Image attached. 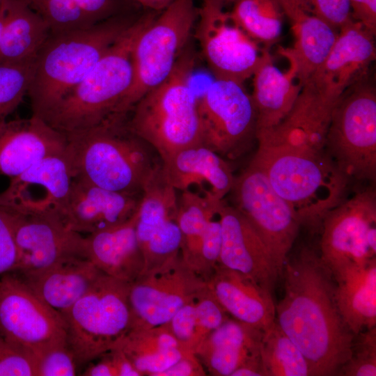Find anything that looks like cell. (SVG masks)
Here are the masks:
<instances>
[{
	"label": "cell",
	"mask_w": 376,
	"mask_h": 376,
	"mask_svg": "<svg viewBox=\"0 0 376 376\" xmlns=\"http://www.w3.org/2000/svg\"><path fill=\"white\" fill-rule=\"evenodd\" d=\"M284 296L275 305V321L308 361L312 376L338 375L350 359L354 335L335 298L336 281L320 253L304 246L286 258Z\"/></svg>",
	"instance_id": "cell-1"
},
{
	"label": "cell",
	"mask_w": 376,
	"mask_h": 376,
	"mask_svg": "<svg viewBox=\"0 0 376 376\" xmlns=\"http://www.w3.org/2000/svg\"><path fill=\"white\" fill-rule=\"evenodd\" d=\"M289 205L300 225L320 233L324 218L346 198L350 180L325 150L258 143L250 162Z\"/></svg>",
	"instance_id": "cell-2"
},
{
	"label": "cell",
	"mask_w": 376,
	"mask_h": 376,
	"mask_svg": "<svg viewBox=\"0 0 376 376\" xmlns=\"http://www.w3.org/2000/svg\"><path fill=\"white\" fill-rule=\"evenodd\" d=\"M136 19L124 13L87 29L51 33L34 61L27 95L42 118L92 70Z\"/></svg>",
	"instance_id": "cell-3"
},
{
	"label": "cell",
	"mask_w": 376,
	"mask_h": 376,
	"mask_svg": "<svg viewBox=\"0 0 376 376\" xmlns=\"http://www.w3.org/2000/svg\"><path fill=\"white\" fill-rule=\"evenodd\" d=\"M65 135L74 177L102 188L142 194L158 166L152 162L148 144L131 131L126 118Z\"/></svg>",
	"instance_id": "cell-4"
},
{
	"label": "cell",
	"mask_w": 376,
	"mask_h": 376,
	"mask_svg": "<svg viewBox=\"0 0 376 376\" xmlns=\"http://www.w3.org/2000/svg\"><path fill=\"white\" fill-rule=\"evenodd\" d=\"M155 18L150 13L136 19L87 76L42 119L68 134L109 119L123 118L118 117V109L132 81V48L139 33Z\"/></svg>",
	"instance_id": "cell-5"
},
{
	"label": "cell",
	"mask_w": 376,
	"mask_h": 376,
	"mask_svg": "<svg viewBox=\"0 0 376 376\" xmlns=\"http://www.w3.org/2000/svg\"><path fill=\"white\" fill-rule=\"evenodd\" d=\"M184 49L170 75L135 104L127 125L159 155L162 161L201 144L197 98L190 87L194 55Z\"/></svg>",
	"instance_id": "cell-6"
},
{
	"label": "cell",
	"mask_w": 376,
	"mask_h": 376,
	"mask_svg": "<svg viewBox=\"0 0 376 376\" xmlns=\"http://www.w3.org/2000/svg\"><path fill=\"white\" fill-rule=\"evenodd\" d=\"M324 150L349 179L376 180V88L368 72L341 94L331 113Z\"/></svg>",
	"instance_id": "cell-7"
},
{
	"label": "cell",
	"mask_w": 376,
	"mask_h": 376,
	"mask_svg": "<svg viewBox=\"0 0 376 376\" xmlns=\"http://www.w3.org/2000/svg\"><path fill=\"white\" fill-rule=\"evenodd\" d=\"M130 283L102 274L64 315L67 341L77 364L116 347L132 329Z\"/></svg>",
	"instance_id": "cell-8"
},
{
	"label": "cell",
	"mask_w": 376,
	"mask_h": 376,
	"mask_svg": "<svg viewBox=\"0 0 376 376\" xmlns=\"http://www.w3.org/2000/svg\"><path fill=\"white\" fill-rule=\"evenodd\" d=\"M194 0H172L136 38L132 52L133 78L118 109L126 118L138 101L170 75L198 17Z\"/></svg>",
	"instance_id": "cell-9"
},
{
	"label": "cell",
	"mask_w": 376,
	"mask_h": 376,
	"mask_svg": "<svg viewBox=\"0 0 376 376\" xmlns=\"http://www.w3.org/2000/svg\"><path fill=\"white\" fill-rule=\"evenodd\" d=\"M0 335L37 360L67 344L64 318L15 272L0 278Z\"/></svg>",
	"instance_id": "cell-10"
},
{
	"label": "cell",
	"mask_w": 376,
	"mask_h": 376,
	"mask_svg": "<svg viewBox=\"0 0 376 376\" xmlns=\"http://www.w3.org/2000/svg\"><path fill=\"white\" fill-rule=\"evenodd\" d=\"M201 145L235 160L256 141L257 116L242 84L215 79L197 99Z\"/></svg>",
	"instance_id": "cell-11"
},
{
	"label": "cell",
	"mask_w": 376,
	"mask_h": 376,
	"mask_svg": "<svg viewBox=\"0 0 376 376\" xmlns=\"http://www.w3.org/2000/svg\"><path fill=\"white\" fill-rule=\"evenodd\" d=\"M10 212L19 255L13 272L24 280L65 259L86 258L85 237L68 228L53 207L19 203Z\"/></svg>",
	"instance_id": "cell-12"
},
{
	"label": "cell",
	"mask_w": 376,
	"mask_h": 376,
	"mask_svg": "<svg viewBox=\"0 0 376 376\" xmlns=\"http://www.w3.org/2000/svg\"><path fill=\"white\" fill-rule=\"evenodd\" d=\"M230 193L233 206L260 236L281 276L301 226L295 212L274 190L265 174L251 163L235 177Z\"/></svg>",
	"instance_id": "cell-13"
},
{
	"label": "cell",
	"mask_w": 376,
	"mask_h": 376,
	"mask_svg": "<svg viewBox=\"0 0 376 376\" xmlns=\"http://www.w3.org/2000/svg\"><path fill=\"white\" fill-rule=\"evenodd\" d=\"M320 233V256L332 273L375 258V189L368 187L346 197L325 216Z\"/></svg>",
	"instance_id": "cell-14"
},
{
	"label": "cell",
	"mask_w": 376,
	"mask_h": 376,
	"mask_svg": "<svg viewBox=\"0 0 376 376\" xmlns=\"http://www.w3.org/2000/svg\"><path fill=\"white\" fill-rule=\"evenodd\" d=\"M205 288V280L186 265L180 253L143 273L129 287L132 329L168 324L180 308Z\"/></svg>",
	"instance_id": "cell-15"
},
{
	"label": "cell",
	"mask_w": 376,
	"mask_h": 376,
	"mask_svg": "<svg viewBox=\"0 0 376 376\" xmlns=\"http://www.w3.org/2000/svg\"><path fill=\"white\" fill-rule=\"evenodd\" d=\"M195 36L217 79L244 84L258 66L263 49L232 19L224 6L202 1Z\"/></svg>",
	"instance_id": "cell-16"
},
{
	"label": "cell",
	"mask_w": 376,
	"mask_h": 376,
	"mask_svg": "<svg viewBox=\"0 0 376 376\" xmlns=\"http://www.w3.org/2000/svg\"><path fill=\"white\" fill-rule=\"evenodd\" d=\"M177 212L176 190L158 166L143 189L137 210L136 234L144 259L143 273L180 253L182 235Z\"/></svg>",
	"instance_id": "cell-17"
},
{
	"label": "cell",
	"mask_w": 376,
	"mask_h": 376,
	"mask_svg": "<svg viewBox=\"0 0 376 376\" xmlns=\"http://www.w3.org/2000/svg\"><path fill=\"white\" fill-rule=\"evenodd\" d=\"M218 213L221 226L218 265L245 275L272 293L279 275L260 236L241 212L224 200Z\"/></svg>",
	"instance_id": "cell-18"
},
{
	"label": "cell",
	"mask_w": 376,
	"mask_h": 376,
	"mask_svg": "<svg viewBox=\"0 0 376 376\" xmlns=\"http://www.w3.org/2000/svg\"><path fill=\"white\" fill-rule=\"evenodd\" d=\"M141 197L75 178L65 203L56 212L68 228L89 235L129 219L137 211Z\"/></svg>",
	"instance_id": "cell-19"
},
{
	"label": "cell",
	"mask_w": 376,
	"mask_h": 376,
	"mask_svg": "<svg viewBox=\"0 0 376 376\" xmlns=\"http://www.w3.org/2000/svg\"><path fill=\"white\" fill-rule=\"evenodd\" d=\"M375 33L354 19L343 26L324 62L306 80L339 97L354 81L368 72L375 60Z\"/></svg>",
	"instance_id": "cell-20"
},
{
	"label": "cell",
	"mask_w": 376,
	"mask_h": 376,
	"mask_svg": "<svg viewBox=\"0 0 376 376\" xmlns=\"http://www.w3.org/2000/svg\"><path fill=\"white\" fill-rule=\"evenodd\" d=\"M66 146L65 135L38 116L6 120L0 124V174L15 178Z\"/></svg>",
	"instance_id": "cell-21"
},
{
	"label": "cell",
	"mask_w": 376,
	"mask_h": 376,
	"mask_svg": "<svg viewBox=\"0 0 376 376\" xmlns=\"http://www.w3.org/2000/svg\"><path fill=\"white\" fill-rule=\"evenodd\" d=\"M209 292L228 315L263 331L275 322L272 293L245 275L217 265L206 281Z\"/></svg>",
	"instance_id": "cell-22"
},
{
	"label": "cell",
	"mask_w": 376,
	"mask_h": 376,
	"mask_svg": "<svg viewBox=\"0 0 376 376\" xmlns=\"http://www.w3.org/2000/svg\"><path fill=\"white\" fill-rule=\"evenodd\" d=\"M289 62L286 72L274 63L268 49H263L253 77L251 95L257 116L256 138L276 127L292 108L301 86L297 80V67L293 58L279 53Z\"/></svg>",
	"instance_id": "cell-23"
},
{
	"label": "cell",
	"mask_w": 376,
	"mask_h": 376,
	"mask_svg": "<svg viewBox=\"0 0 376 376\" xmlns=\"http://www.w3.org/2000/svg\"><path fill=\"white\" fill-rule=\"evenodd\" d=\"M161 166L166 180L175 190L182 191L196 185L203 195L217 200L230 193L235 180L226 159L201 144L175 152Z\"/></svg>",
	"instance_id": "cell-24"
},
{
	"label": "cell",
	"mask_w": 376,
	"mask_h": 376,
	"mask_svg": "<svg viewBox=\"0 0 376 376\" xmlns=\"http://www.w3.org/2000/svg\"><path fill=\"white\" fill-rule=\"evenodd\" d=\"M136 217L137 211L121 224L85 237L86 258L103 274L127 283L145 269L136 234Z\"/></svg>",
	"instance_id": "cell-25"
},
{
	"label": "cell",
	"mask_w": 376,
	"mask_h": 376,
	"mask_svg": "<svg viewBox=\"0 0 376 376\" xmlns=\"http://www.w3.org/2000/svg\"><path fill=\"white\" fill-rule=\"evenodd\" d=\"M291 24L292 48L280 47L279 53L290 56L297 67V81L302 87L330 52L338 31L315 15L301 0H277Z\"/></svg>",
	"instance_id": "cell-26"
},
{
	"label": "cell",
	"mask_w": 376,
	"mask_h": 376,
	"mask_svg": "<svg viewBox=\"0 0 376 376\" xmlns=\"http://www.w3.org/2000/svg\"><path fill=\"white\" fill-rule=\"evenodd\" d=\"M264 331L234 318H228L196 347L194 354L206 373L231 376L249 361L260 356Z\"/></svg>",
	"instance_id": "cell-27"
},
{
	"label": "cell",
	"mask_w": 376,
	"mask_h": 376,
	"mask_svg": "<svg viewBox=\"0 0 376 376\" xmlns=\"http://www.w3.org/2000/svg\"><path fill=\"white\" fill-rule=\"evenodd\" d=\"M339 313L355 336L376 325V258L333 272Z\"/></svg>",
	"instance_id": "cell-28"
},
{
	"label": "cell",
	"mask_w": 376,
	"mask_h": 376,
	"mask_svg": "<svg viewBox=\"0 0 376 376\" xmlns=\"http://www.w3.org/2000/svg\"><path fill=\"white\" fill-rule=\"evenodd\" d=\"M102 274L88 258L77 256L65 259L24 281L42 301L63 317Z\"/></svg>",
	"instance_id": "cell-29"
},
{
	"label": "cell",
	"mask_w": 376,
	"mask_h": 376,
	"mask_svg": "<svg viewBox=\"0 0 376 376\" xmlns=\"http://www.w3.org/2000/svg\"><path fill=\"white\" fill-rule=\"evenodd\" d=\"M50 34L47 22L23 0H6L0 63L35 60Z\"/></svg>",
	"instance_id": "cell-30"
},
{
	"label": "cell",
	"mask_w": 376,
	"mask_h": 376,
	"mask_svg": "<svg viewBox=\"0 0 376 376\" xmlns=\"http://www.w3.org/2000/svg\"><path fill=\"white\" fill-rule=\"evenodd\" d=\"M116 347L122 350L141 376H159L185 356L194 353L179 343L167 324L131 329Z\"/></svg>",
	"instance_id": "cell-31"
},
{
	"label": "cell",
	"mask_w": 376,
	"mask_h": 376,
	"mask_svg": "<svg viewBox=\"0 0 376 376\" xmlns=\"http://www.w3.org/2000/svg\"><path fill=\"white\" fill-rule=\"evenodd\" d=\"M51 33L87 29L124 11L126 0H23Z\"/></svg>",
	"instance_id": "cell-32"
},
{
	"label": "cell",
	"mask_w": 376,
	"mask_h": 376,
	"mask_svg": "<svg viewBox=\"0 0 376 376\" xmlns=\"http://www.w3.org/2000/svg\"><path fill=\"white\" fill-rule=\"evenodd\" d=\"M222 201L190 189L182 191L178 199L176 220L182 235L180 253L190 267L198 263L206 228L218 215Z\"/></svg>",
	"instance_id": "cell-33"
},
{
	"label": "cell",
	"mask_w": 376,
	"mask_h": 376,
	"mask_svg": "<svg viewBox=\"0 0 376 376\" xmlns=\"http://www.w3.org/2000/svg\"><path fill=\"white\" fill-rule=\"evenodd\" d=\"M74 178L65 151L38 160L22 174L11 178L8 187L16 195L29 187L41 188L46 204L58 211L66 202Z\"/></svg>",
	"instance_id": "cell-34"
},
{
	"label": "cell",
	"mask_w": 376,
	"mask_h": 376,
	"mask_svg": "<svg viewBox=\"0 0 376 376\" xmlns=\"http://www.w3.org/2000/svg\"><path fill=\"white\" fill-rule=\"evenodd\" d=\"M233 4V21L263 49L279 40L284 15L277 0H235Z\"/></svg>",
	"instance_id": "cell-35"
},
{
	"label": "cell",
	"mask_w": 376,
	"mask_h": 376,
	"mask_svg": "<svg viewBox=\"0 0 376 376\" xmlns=\"http://www.w3.org/2000/svg\"><path fill=\"white\" fill-rule=\"evenodd\" d=\"M260 356L265 376H309L306 357L276 321L264 332Z\"/></svg>",
	"instance_id": "cell-36"
},
{
	"label": "cell",
	"mask_w": 376,
	"mask_h": 376,
	"mask_svg": "<svg viewBox=\"0 0 376 376\" xmlns=\"http://www.w3.org/2000/svg\"><path fill=\"white\" fill-rule=\"evenodd\" d=\"M34 61L0 63V124L6 120L27 95Z\"/></svg>",
	"instance_id": "cell-37"
},
{
	"label": "cell",
	"mask_w": 376,
	"mask_h": 376,
	"mask_svg": "<svg viewBox=\"0 0 376 376\" xmlns=\"http://www.w3.org/2000/svg\"><path fill=\"white\" fill-rule=\"evenodd\" d=\"M338 375H376V328L366 329L355 335L350 359L340 368Z\"/></svg>",
	"instance_id": "cell-38"
},
{
	"label": "cell",
	"mask_w": 376,
	"mask_h": 376,
	"mask_svg": "<svg viewBox=\"0 0 376 376\" xmlns=\"http://www.w3.org/2000/svg\"><path fill=\"white\" fill-rule=\"evenodd\" d=\"M195 309L194 343L196 349L210 332L219 327L229 318L227 313L209 292L207 285L206 288L196 299Z\"/></svg>",
	"instance_id": "cell-39"
},
{
	"label": "cell",
	"mask_w": 376,
	"mask_h": 376,
	"mask_svg": "<svg viewBox=\"0 0 376 376\" xmlns=\"http://www.w3.org/2000/svg\"><path fill=\"white\" fill-rule=\"evenodd\" d=\"M77 363L68 344L53 347L36 361V376H74Z\"/></svg>",
	"instance_id": "cell-40"
},
{
	"label": "cell",
	"mask_w": 376,
	"mask_h": 376,
	"mask_svg": "<svg viewBox=\"0 0 376 376\" xmlns=\"http://www.w3.org/2000/svg\"><path fill=\"white\" fill-rule=\"evenodd\" d=\"M0 376H36V361L0 335Z\"/></svg>",
	"instance_id": "cell-41"
},
{
	"label": "cell",
	"mask_w": 376,
	"mask_h": 376,
	"mask_svg": "<svg viewBox=\"0 0 376 376\" xmlns=\"http://www.w3.org/2000/svg\"><path fill=\"white\" fill-rule=\"evenodd\" d=\"M18 258L10 207H0V278L15 271Z\"/></svg>",
	"instance_id": "cell-42"
},
{
	"label": "cell",
	"mask_w": 376,
	"mask_h": 376,
	"mask_svg": "<svg viewBox=\"0 0 376 376\" xmlns=\"http://www.w3.org/2000/svg\"><path fill=\"white\" fill-rule=\"evenodd\" d=\"M312 13L338 30L354 19L349 0H301Z\"/></svg>",
	"instance_id": "cell-43"
},
{
	"label": "cell",
	"mask_w": 376,
	"mask_h": 376,
	"mask_svg": "<svg viewBox=\"0 0 376 376\" xmlns=\"http://www.w3.org/2000/svg\"><path fill=\"white\" fill-rule=\"evenodd\" d=\"M196 299L180 308L167 324L169 330L179 343L186 350L193 352L195 349Z\"/></svg>",
	"instance_id": "cell-44"
},
{
	"label": "cell",
	"mask_w": 376,
	"mask_h": 376,
	"mask_svg": "<svg viewBox=\"0 0 376 376\" xmlns=\"http://www.w3.org/2000/svg\"><path fill=\"white\" fill-rule=\"evenodd\" d=\"M206 371L194 353H190L159 376H204Z\"/></svg>",
	"instance_id": "cell-45"
},
{
	"label": "cell",
	"mask_w": 376,
	"mask_h": 376,
	"mask_svg": "<svg viewBox=\"0 0 376 376\" xmlns=\"http://www.w3.org/2000/svg\"><path fill=\"white\" fill-rule=\"evenodd\" d=\"M354 20L376 33V0H349Z\"/></svg>",
	"instance_id": "cell-46"
},
{
	"label": "cell",
	"mask_w": 376,
	"mask_h": 376,
	"mask_svg": "<svg viewBox=\"0 0 376 376\" xmlns=\"http://www.w3.org/2000/svg\"><path fill=\"white\" fill-rule=\"evenodd\" d=\"M96 363H91L82 373L84 376H118L116 363L111 352L102 354Z\"/></svg>",
	"instance_id": "cell-47"
},
{
	"label": "cell",
	"mask_w": 376,
	"mask_h": 376,
	"mask_svg": "<svg viewBox=\"0 0 376 376\" xmlns=\"http://www.w3.org/2000/svg\"><path fill=\"white\" fill-rule=\"evenodd\" d=\"M231 376H265L260 356L249 361L235 370Z\"/></svg>",
	"instance_id": "cell-48"
},
{
	"label": "cell",
	"mask_w": 376,
	"mask_h": 376,
	"mask_svg": "<svg viewBox=\"0 0 376 376\" xmlns=\"http://www.w3.org/2000/svg\"><path fill=\"white\" fill-rule=\"evenodd\" d=\"M18 203L17 196L9 187L0 194V207H13Z\"/></svg>",
	"instance_id": "cell-49"
},
{
	"label": "cell",
	"mask_w": 376,
	"mask_h": 376,
	"mask_svg": "<svg viewBox=\"0 0 376 376\" xmlns=\"http://www.w3.org/2000/svg\"><path fill=\"white\" fill-rule=\"evenodd\" d=\"M138 4L155 10H164L161 0H132Z\"/></svg>",
	"instance_id": "cell-50"
},
{
	"label": "cell",
	"mask_w": 376,
	"mask_h": 376,
	"mask_svg": "<svg viewBox=\"0 0 376 376\" xmlns=\"http://www.w3.org/2000/svg\"><path fill=\"white\" fill-rule=\"evenodd\" d=\"M6 13V0H3L0 3V42L4 27Z\"/></svg>",
	"instance_id": "cell-51"
},
{
	"label": "cell",
	"mask_w": 376,
	"mask_h": 376,
	"mask_svg": "<svg viewBox=\"0 0 376 376\" xmlns=\"http://www.w3.org/2000/svg\"><path fill=\"white\" fill-rule=\"evenodd\" d=\"M202 1H205V0H202ZM212 1H215L222 4L224 6H225L227 4L233 3L235 1V0H212Z\"/></svg>",
	"instance_id": "cell-52"
},
{
	"label": "cell",
	"mask_w": 376,
	"mask_h": 376,
	"mask_svg": "<svg viewBox=\"0 0 376 376\" xmlns=\"http://www.w3.org/2000/svg\"><path fill=\"white\" fill-rule=\"evenodd\" d=\"M3 0H0V3Z\"/></svg>",
	"instance_id": "cell-53"
}]
</instances>
